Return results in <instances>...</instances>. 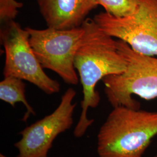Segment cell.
I'll list each match as a JSON object with an SVG mask.
<instances>
[{"instance_id": "3", "label": "cell", "mask_w": 157, "mask_h": 157, "mask_svg": "<svg viewBox=\"0 0 157 157\" xmlns=\"http://www.w3.org/2000/svg\"><path fill=\"white\" fill-rule=\"evenodd\" d=\"M118 49L127 62L123 73L109 75L102 80L108 102L113 108L138 109L140 104L133 98L146 100L157 98V58L141 55L124 41L118 40Z\"/></svg>"}, {"instance_id": "6", "label": "cell", "mask_w": 157, "mask_h": 157, "mask_svg": "<svg viewBox=\"0 0 157 157\" xmlns=\"http://www.w3.org/2000/svg\"><path fill=\"white\" fill-rule=\"evenodd\" d=\"M139 1L137 11L130 16L117 17L104 12L93 19L104 32L124 41L135 52L157 56V0Z\"/></svg>"}, {"instance_id": "1", "label": "cell", "mask_w": 157, "mask_h": 157, "mask_svg": "<svg viewBox=\"0 0 157 157\" xmlns=\"http://www.w3.org/2000/svg\"><path fill=\"white\" fill-rule=\"evenodd\" d=\"M83 26L85 33L74 59L83 94L81 115L73 132L77 138L82 137L94 121L87 118V111L97 107L101 100L96 90L97 83L106 76L123 73L127 67L118 40L104 32L93 19L87 17Z\"/></svg>"}, {"instance_id": "8", "label": "cell", "mask_w": 157, "mask_h": 157, "mask_svg": "<svg viewBox=\"0 0 157 157\" xmlns=\"http://www.w3.org/2000/svg\"><path fill=\"white\" fill-rule=\"evenodd\" d=\"M47 28L68 30L82 26L98 4L95 0H37Z\"/></svg>"}, {"instance_id": "12", "label": "cell", "mask_w": 157, "mask_h": 157, "mask_svg": "<svg viewBox=\"0 0 157 157\" xmlns=\"http://www.w3.org/2000/svg\"><path fill=\"white\" fill-rule=\"evenodd\" d=\"M0 157H8L6 156V155H3L2 154H0Z\"/></svg>"}, {"instance_id": "9", "label": "cell", "mask_w": 157, "mask_h": 157, "mask_svg": "<svg viewBox=\"0 0 157 157\" xmlns=\"http://www.w3.org/2000/svg\"><path fill=\"white\" fill-rule=\"evenodd\" d=\"M23 81L15 77H4L0 82V99L13 107L16 103L22 102L26 109L22 121L26 122L30 115H36V112L26 99V84Z\"/></svg>"}, {"instance_id": "2", "label": "cell", "mask_w": 157, "mask_h": 157, "mask_svg": "<svg viewBox=\"0 0 157 157\" xmlns=\"http://www.w3.org/2000/svg\"><path fill=\"white\" fill-rule=\"evenodd\" d=\"M157 135V111L115 107L97 135L100 157H142Z\"/></svg>"}, {"instance_id": "11", "label": "cell", "mask_w": 157, "mask_h": 157, "mask_svg": "<svg viewBox=\"0 0 157 157\" xmlns=\"http://www.w3.org/2000/svg\"><path fill=\"white\" fill-rule=\"evenodd\" d=\"M23 4L16 0H0L1 25L15 21Z\"/></svg>"}, {"instance_id": "4", "label": "cell", "mask_w": 157, "mask_h": 157, "mask_svg": "<svg viewBox=\"0 0 157 157\" xmlns=\"http://www.w3.org/2000/svg\"><path fill=\"white\" fill-rule=\"evenodd\" d=\"M26 28L30 45L42 67L56 73L67 84H78L74 59L85 33L83 25L68 30Z\"/></svg>"}, {"instance_id": "10", "label": "cell", "mask_w": 157, "mask_h": 157, "mask_svg": "<svg viewBox=\"0 0 157 157\" xmlns=\"http://www.w3.org/2000/svg\"><path fill=\"white\" fill-rule=\"evenodd\" d=\"M98 6L104 8L105 12L117 17L130 16L137 11L139 0H95Z\"/></svg>"}, {"instance_id": "7", "label": "cell", "mask_w": 157, "mask_h": 157, "mask_svg": "<svg viewBox=\"0 0 157 157\" xmlns=\"http://www.w3.org/2000/svg\"><path fill=\"white\" fill-rule=\"evenodd\" d=\"M76 95V91L69 88L54 112L20 132L21 139L14 144L19 151L17 157H48L56 137L73 124L76 106L73 101Z\"/></svg>"}, {"instance_id": "5", "label": "cell", "mask_w": 157, "mask_h": 157, "mask_svg": "<svg viewBox=\"0 0 157 157\" xmlns=\"http://www.w3.org/2000/svg\"><path fill=\"white\" fill-rule=\"evenodd\" d=\"M0 42L6 53L4 77L26 80L46 94L59 93L61 86L43 70L29 42V33L15 21L1 25Z\"/></svg>"}]
</instances>
